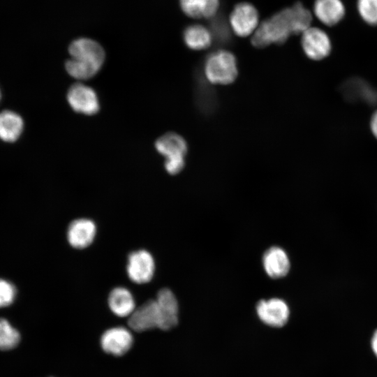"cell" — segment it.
I'll return each instance as SVG.
<instances>
[{
    "label": "cell",
    "mask_w": 377,
    "mask_h": 377,
    "mask_svg": "<svg viewBox=\"0 0 377 377\" xmlns=\"http://www.w3.org/2000/svg\"><path fill=\"white\" fill-rule=\"evenodd\" d=\"M126 272L128 278L135 283L149 282L155 272V262L152 255L144 249L131 252L128 257Z\"/></svg>",
    "instance_id": "6"
},
{
    "label": "cell",
    "mask_w": 377,
    "mask_h": 377,
    "mask_svg": "<svg viewBox=\"0 0 377 377\" xmlns=\"http://www.w3.org/2000/svg\"><path fill=\"white\" fill-rule=\"evenodd\" d=\"M204 72L207 80L212 84H230L238 74L236 57L228 50L215 51L206 58Z\"/></svg>",
    "instance_id": "2"
},
{
    "label": "cell",
    "mask_w": 377,
    "mask_h": 377,
    "mask_svg": "<svg viewBox=\"0 0 377 377\" xmlns=\"http://www.w3.org/2000/svg\"><path fill=\"white\" fill-rule=\"evenodd\" d=\"M313 13L323 24L333 26L344 17L345 7L341 0H316Z\"/></svg>",
    "instance_id": "15"
},
{
    "label": "cell",
    "mask_w": 377,
    "mask_h": 377,
    "mask_svg": "<svg viewBox=\"0 0 377 377\" xmlns=\"http://www.w3.org/2000/svg\"><path fill=\"white\" fill-rule=\"evenodd\" d=\"M263 266L266 274L272 279L286 276L290 267L289 257L286 251L279 246H272L263 254Z\"/></svg>",
    "instance_id": "13"
},
{
    "label": "cell",
    "mask_w": 377,
    "mask_h": 377,
    "mask_svg": "<svg viewBox=\"0 0 377 377\" xmlns=\"http://www.w3.org/2000/svg\"><path fill=\"white\" fill-rule=\"evenodd\" d=\"M108 302L111 311L119 317H129L136 308L132 293L124 287L112 289Z\"/></svg>",
    "instance_id": "16"
},
{
    "label": "cell",
    "mask_w": 377,
    "mask_h": 377,
    "mask_svg": "<svg viewBox=\"0 0 377 377\" xmlns=\"http://www.w3.org/2000/svg\"><path fill=\"white\" fill-rule=\"evenodd\" d=\"M71 58L99 70L102 68L105 53L96 41L88 38H79L72 41L68 47Z\"/></svg>",
    "instance_id": "5"
},
{
    "label": "cell",
    "mask_w": 377,
    "mask_h": 377,
    "mask_svg": "<svg viewBox=\"0 0 377 377\" xmlns=\"http://www.w3.org/2000/svg\"><path fill=\"white\" fill-rule=\"evenodd\" d=\"M16 288L10 281L0 279V308L12 304L16 297Z\"/></svg>",
    "instance_id": "24"
},
{
    "label": "cell",
    "mask_w": 377,
    "mask_h": 377,
    "mask_svg": "<svg viewBox=\"0 0 377 377\" xmlns=\"http://www.w3.org/2000/svg\"><path fill=\"white\" fill-rule=\"evenodd\" d=\"M159 314V329L168 330L178 323L179 306L174 293L168 288L161 289L155 299Z\"/></svg>",
    "instance_id": "11"
},
{
    "label": "cell",
    "mask_w": 377,
    "mask_h": 377,
    "mask_svg": "<svg viewBox=\"0 0 377 377\" xmlns=\"http://www.w3.org/2000/svg\"><path fill=\"white\" fill-rule=\"evenodd\" d=\"M229 22L232 31L238 36L253 34L259 25V14L256 7L248 2L237 3L232 9Z\"/></svg>",
    "instance_id": "4"
},
{
    "label": "cell",
    "mask_w": 377,
    "mask_h": 377,
    "mask_svg": "<svg viewBox=\"0 0 377 377\" xmlns=\"http://www.w3.org/2000/svg\"><path fill=\"white\" fill-rule=\"evenodd\" d=\"M183 38L188 48L201 50L210 46L212 42V34L202 24H192L185 29Z\"/></svg>",
    "instance_id": "20"
},
{
    "label": "cell",
    "mask_w": 377,
    "mask_h": 377,
    "mask_svg": "<svg viewBox=\"0 0 377 377\" xmlns=\"http://www.w3.org/2000/svg\"><path fill=\"white\" fill-rule=\"evenodd\" d=\"M256 313L265 324L274 327H283L288 320L290 310L287 303L280 298L260 300Z\"/></svg>",
    "instance_id": "8"
},
{
    "label": "cell",
    "mask_w": 377,
    "mask_h": 377,
    "mask_svg": "<svg viewBox=\"0 0 377 377\" xmlns=\"http://www.w3.org/2000/svg\"><path fill=\"white\" fill-rule=\"evenodd\" d=\"M342 92L348 100H360L365 103L377 105V89L360 78H353L347 81L342 87Z\"/></svg>",
    "instance_id": "17"
},
{
    "label": "cell",
    "mask_w": 377,
    "mask_h": 377,
    "mask_svg": "<svg viewBox=\"0 0 377 377\" xmlns=\"http://www.w3.org/2000/svg\"><path fill=\"white\" fill-rule=\"evenodd\" d=\"M182 11L193 18H209L215 15L219 0H179Z\"/></svg>",
    "instance_id": "19"
},
{
    "label": "cell",
    "mask_w": 377,
    "mask_h": 377,
    "mask_svg": "<svg viewBox=\"0 0 377 377\" xmlns=\"http://www.w3.org/2000/svg\"><path fill=\"white\" fill-rule=\"evenodd\" d=\"M1 91H0V100H1Z\"/></svg>",
    "instance_id": "28"
},
{
    "label": "cell",
    "mask_w": 377,
    "mask_h": 377,
    "mask_svg": "<svg viewBox=\"0 0 377 377\" xmlns=\"http://www.w3.org/2000/svg\"><path fill=\"white\" fill-rule=\"evenodd\" d=\"M371 128L373 134L377 138V111L374 112L371 117Z\"/></svg>",
    "instance_id": "26"
},
{
    "label": "cell",
    "mask_w": 377,
    "mask_h": 377,
    "mask_svg": "<svg viewBox=\"0 0 377 377\" xmlns=\"http://www.w3.org/2000/svg\"><path fill=\"white\" fill-rule=\"evenodd\" d=\"M68 105L75 112L85 115H93L100 110L98 95L94 89L82 83L71 85L66 94Z\"/></svg>",
    "instance_id": "3"
},
{
    "label": "cell",
    "mask_w": 377,
    "mask_h": 377,
    "mask_svg": "<svg viewBox=\"0 0 377 377\" xmlns=\"http://www.w3.org/2000/svg\"><path fill=\"white\" fill-rule=\"evenodd\" d=\"M311 12L300 2L286 8L260 22L251 42L258 48L282 44L291 34H302L311 27Z\"/></svg>",
    "instance_id": "1"
},
{
    "label": "cell",
    "mask_w": 377,
    "mask_h": 377,
    "mask_svg": "<svg viewBox=\"0 0 377 377\" xmlns=\"http://www.w3.org/2000/svg\"><path fill=\"white\" fill-rule=\"evenodd\" d=\"M357 8L366 23L371 26L377 25V0H357Z\"/></svg>",
    "instance_id": "23"
},
{
    "label": "cell",
    "mask_w": 377,
    "mask_h": 377,
    "mask_svg": "<svg viewBox=\"0 0 377 377\" xmlns=\"http://www.w3.org/2000/svg\"><path fill=\"white\" fill-rule=\"evenodd\" d=\"M24 128L22 117L17 113L4 110L0 112V138L8 142L17 140Z\"/></svg>",
    "instance_id": "18"
},
{
    "label": "cell",
    "mask_w": 377,
    "mask_h": 377,
    "mask_svg": "<svg viewBox=\"0 0 377 377\" xmlns=\"http://www.w3.org/2000/svg\"><path fill=\"white\" fill-rule=\"evenodd\" d=\"M185 165V158L165 159L164 167L170 175H177L180 172Z\"/></svg>",
    "instance_id": "25"
},
{
    "label": "cell",
    "mask_w": 377,
    "mask_h": 377,
    "mask_svg": "<svg viewBox=\"0 0 377 377\" xmlns=\"http://www.w3.org/2000/svg\"><path fill=\"white\" fill-rule=\"evenodd\" d=\"M154 147L165 159L185 158L188 150L187 143L183 137L172 132L160 136Z\"/></svg>",
    "instance_id": "14"
},
{
    "label": "cell",
    "mask_w": 377,
    "mask_h": 377,
    "mask_svg": "<svg viewBox=\"0 0 377 377\" xmlns=\"http://www.w3.org/2000/svg\"><path fill=\"white\" fill-rule=\"evenodd\" d=\"M302 47L311 59L321 60L331 51L332 45L328 35L318 27H310L302 34Z\"/></svg>",
    "instance_id": "7"
},
{
    "label": "cell",
    "mask_w": 377,
    "mask_h": 377,
    "mask_svg": "<svg viewBox=\"0 0 377 377\" xmlns=\"http://www.w3.org/2000/svg\"><path fill=\"white\" fill-rule=\"evenodd\" d=\"M100 343L106 353L121 356L131 349L133 337L131 332L123 326L113 327L102 334Z\"/></svg>",
    "instance_id": "9"
},
{
    "label": "cell",
    "mask_w": 377,
    "mask_h": 377,
    "mask_svg": "<svg viewBox=\"0 0 377 377\" xmlns=\"http://www.w3.org/2000/svg\"><path fill=\"white\" fill-rule=\"evenodd\" d=\"M128 325L135 332L159 327V314L155 299L147 300L135 308L128 319Z\"/></svg>",
    "instance_id": "10"
},
{
    "label": "cell",
    "mask_w": 377,
    "mask_h": 377,
    "mask_svg": "<svg viewBox=\"0 0 377 377\" xmlns=\"http://www.w3.org/2000/svg\"><path fill=\"white\" fill-rule=\"evenodd\" d=\"M65 69L69 75L79 80L91 78L99 71L93 66L84 64L72 58L65 62Z\"/></svg>",
    "instance_id": "22"
},
{
    "label": "cell",
    "mask_w": 377,
    "mask_h": 377,
    "mask_svg": "<svg viewBox=\"0 0 377 377\" xmlns=\"http://www.w3.org/2000/svg\"><path fill=\"white\" fill-rule=\"evenodd\" d=\"M96 230V226L92 220L85 218L77 219L68 227V242L75 249H85L94 242Z\"/></svg>",
    "instance_id": "12"
},
{
    "label": "cell",
    "mask_w": 377,
    "mask_h": 377,
    "mask_svg": "<svg viewBox=\"0 0 377 377\" xmlns=\"http://www.w3.org/2000/svg\"><path fill=\"white\" fill-rule=\"evenodd\" d=\"M20 341V334L10 323L0 318V350H9L15 348Z\"/></svg>",
    "instance_id": "21"
},
{
    "label": "cell",
    "mask_w": 377,
    "mask_h": 377,
    "mask_svg": "<svg viewBox=\"0 0 377 377\" xmlns=\"http://www.w3.org/2000/svg\"><path fill=\"white\" fill-rule=\"evenodd\" d=\"M371 348L375 355L377 357V330L375 331L371 339Z\"/></svg>",
    "instance_id": "27"
}]
</instances>
